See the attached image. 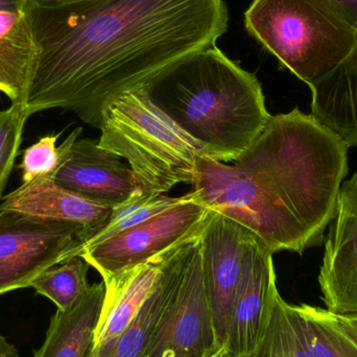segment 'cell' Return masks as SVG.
<instances>
[{
    "label": "cell",
    "instance_id": "1",
    "mask_svg": "<svg viewBox=\"0 0 357 357\" xmlns=\"http://www.w3.org/2000/svg\"><path fill=\"white\" fill-rule=\"evenodd\" d=\"M37 59L27 115L73 111L100 129L108 105L228 29L224 0H73L29 8Z\"/></svg>",
    "mask_w": 357,
    "mask_h": 357
},
{
    "label": "cell",
    "instance_id": "2",
    "mask_svg": "<svg viewBox=\"0 0 357 357\" xmlns=\"http://www.w3.org/2000/svg\"><path fill=\"white\" fill-rule=\"evenodd\" d=\"M348 146L295 108L272 115L229 163L199 156L187 195L249 229L273 254L320 245L348 174Z\"/></svg>",
    "mask_w": 357,
    "mask_h": 357
},
{
    "label": "cell",
    "instance_id": "3",
    "mask_svg": "<svg viewBox=\"0 0 357 357\" xmlns=\"http://www.w3.org/2000/svg\"><path fill=\"white\" fill-rule=\"evenodd\" d=\"M142 86L206 157L220 162L238 158L272 116L256 75L216 45L183 56Z\"/></svg>",
    "mask_w": 357,
    "mask_h": 357
},
{
    "label": "cell",
    "instance_id": "4",
    "mask_svg": "<svg viewBox=\"0 0 357 357\" xmlns=\"http://www.w3.org/2000/svg\"><path fill=\"white\" fill-rule=\"evenodd\" d=\"M98 146L126 159L142 188L165 193L192 183L205 149L185 133L149 96L144 86L115 98L105 110Z\"/></svg>",
    "mask_w": 357,
    "mask_h": 357
},
{
    "label": "cell",
    "instance_id": "5",
    "mask_svg": "<svg viewBox=\"0 0 357 357\" xmlns=\"http://www.w3.org/2000/svg\"><path fill=\"white\" fill-rule=\"evenodd\" d=\"M245 25L307 85L337 67L357 40V29L331 0H253Z\"/></svg>",
    "mask_w": 357,
    "mask_h": 357
},
{
    "label": "cell",
    "instance_id": "6",
    "mask_svg": "<svg viewBox=\"0 0 357 357\" xmlns=\"http://www.w3.org/2000/svg\"><path fill=\"white\" fill-rule=\"evenodd\" d=\"M201 227L174 247L175 284L144 357H220L224 354L206 291Z\"/></svg>",
    "mask_w": 357,
    "mask_h": 357
},
{
    "label": "cell",
    "instance_id": "7",
    "mask_svg": "<svg viewBox=\"0 0 357 357\" xmlns=\"http://www.w3.org/2000/svg\"><path fill=\"white\" fill-rule=\"evenodd\" d=\"M79 225L0 211V295L31 287L44 271L81 255Z\"/></svg>",
    "mask_w": 357,
    "mask_h": 357
},
{
    "label": "cell",
    "instance_id": "8",
    "mask_svg": "<svg viewBox=\"0 0 357 357\" xmlns=\"http://www.w3.org/2000/svg\"><path fill=\"white\" fill-rule=\"evenodd\" d=\"M167 211L98 245L84 248L81 257L102 281L154 259L199 230L209 210L189 195Z\"/></svg>",
    "mask_w": 357,
    "mask_h": 357
},
{
    "label": "cell",
    "instance_id": "9",
    "mask_svg": "<svg viewBox=\"0 0 357 357\" xmlns=\"http://www.w3.org/2000/svg\"><path fill=\"white\" fill-rule=\"evenodd\" d=\"M251 231L209 210L201 227L202 264L218 343L225 352L235 291Z\"/></svg>",
    "mask_w": 357,
    "mask_h": 357
},
{
    "label": "cell",
    "instance_id": "10",
    "mask_svg": "<svg viewBox=\"0 0 357 357\" xmlns=\"http://www.w3.org/2000/svg\"><path fill=\"white\" fill-rule=\"evenodd\" d=\"M273 255L251 233L233 299L224 354H249L264 335L273 297L278 289Z\"/></svg>",
    "mask_w": 357,
    "mask_h": 357
},
{
    "label": "cell",
    "instance_id": "11",
    "mask_svg": "<svg viewBox=\"0 0 357 357\" xmlns=\"http://www.w3.org/2000/svg\"><path fill=\"white\" fill-rule=\"evenodd\" d=\"M318 280L329 312L357 316V173L342 184Z\"/></svg>",
    "mask_w": 357,
    "mask_h": 357
},
{
    "label": "cell",
    "instance_id": "12",
    "mask_svg": "<svg viewBox=\"0 0 357 357\" xmlns=\"http://www.w3.org/2000/svg\"><path fill=\"white\" fill-rule=\"evenodd\" d=\"M54 181L110 207L121 205L142 188L121 157L100 148L98 140L81 138L71 146Z\"/></svg>",
    "mask_w": 357,
    "mask_h": 357
},
{
    "label": "cell",
    "instance_id": "13",
    "mask_svg": "<svg viewBox=\"0 0 357 357\" xmlns=\"http://www.w3.org/2000/svg\"><path fill=\"white\" fill-rule=\"evenodd\" d=\"M112 208L63 187L50 177L22 183L6 195L0 204V211L10 210L45 220L79 225L86 229L82 236L84 245L88 237L108 220Z\"/></svg>",
    "mask_w": 357,
    "mask_h": 357
},
{
    "label": "cell",
    "instance_id": "14",
    "mask_svg": "<svg viewBox=\"0 0 357 357\" xmlns=\"http://www.w3.org/2000/svg\"><path fill=\"white\" fill-rule=\"evenodd\" d=\"M308 86L312 116L348 148L357 146V40L337 67Z\"/></svg>",
    "mask_w": 357,
    "mask_h": 357
},
{
    "label": "cell",
    "instance_id": "15",
    "mask_svg": "<svg viewBox=\"0 0 357 357\" xmlns=\"http://www.w3.org/2000/svg\"><path fill=\"white\" fill-rule=\"evenodd\" d=\"M174 247L157 256L160 261V276L152 293L128 326L116 337L91 346L86 357H144L175 284Z\"/></svg>",
    "mask_w": 357,
    "mask_h": 357
},
{
    "label": "cell",
    "instance_id": "16",
    "mask_svg": "<svg viewBox=\"0 0 357 357\" xmlns=\"http://www.w3.org/2000/svg\"><path fill=\"white\" fill-rule=\"evenodd\" d=\"M106 296L104 281L90 285L68 310H56L33 357H86L94 341Z\"/></svg>",
    "mask_w": 357,
    "mask_h": 357
},
{
    "label": "cell",
    "instance_id": "17",
    "mask_svg": "<svg viewBox=\"0 0 357 357\" xmlns=\"http://www.w3.org/2000/svg\"><path fill=\"white\" fill-rule=\"evenodd\" d=\"M29 8L0 10V92L12 105L24 104L37 59Z\"/></svg>",
    "mask_w": 357,
    "mask_h": 357
},
{
    "label": "cell",
    "instance_id": "18",
    "mask_svg": "<svg viewBox=\"0 0 357 357\" xmlns=\"http://www.w3.org/2000/svg\"><path fill=\"white\" fill-rule=\"evenodd\" d=\"M160 273V261L155 257L104 282L106 296L91 346L116 337L128 326L152 293Z\"/></svg>",
    "mask_w": 357,
    "mask_h": 357
},
{
    "label": "cell",
    "instance_id": "19",
    "mask_svg": "<svg viewBox=\"0 0 357 357\" xmlns=\"http://www.w3.org/2000/svg\"><path fill=\"white\" fill-rule=\"evenodd\" d=\"M220 357H314L306 341L301 314L297 305L287 303L278 289L271 304L264 335L253 351L241 356Z\"/></svg>",
    "mask_w": 357,
    "mask_h": 357
},
{
    "label": "cell",
    "instance_id": "20",
    "mask_svg": "<svg viewBox=\"0 0 357 357\" xmlns=\"http://www.w3.org/2000/svg\"><path fill=\"white\" fill-rule=\"evenodd\" d=\"M184 199L185 195L171 197L163 193L142 188L129 199L112 208L110 218L88 237L84 248L112 238L115 235L167 211L169 208L182 203Z\"/></svg>",
    "mask_w": 357,
    "mask_h": 357
},
{
    "label": "cell",
    "instance_id": "21",
    "mask_svg": "<svg viewBox=\"0 0 357 357\" xmlns=\"http://www.w3.org/2000/svg\"><path fill=\"white\" fill-rule=\"evenodd\" d=\"M314 357H357V340L326 308L297 305Z\"/></svg>",
    "mask_w": 357,
    "mask_h": 357
},
{
    "label": "cell",
    "instance_id": "22",
    "mask_svg": "<svg viewBox=\"0 0 357 357\" xmlns=\"http://www.w3.org/2000/svg\"><path fill=\"white\" fill-rule=\"evenodd\" d=\"M90 264L75 256L60 266L48 268L36 277L31 287L36 293L48 298L58 310H68L89 289L87 280Z\"/></svg>",
    "mask_w": 357,
    "mask_h": 357
},
{
    "label": "cell",
    "instance_id": "23",
    "mask_svg": "<svg viewBox=\"0 0 357 357\" xmlns=\"http://www.w3.org/2000/svg\"><path fill=\"white\" fill-rule=\"evenodd\" d=\"M81 134V128L73 130L59 146H56V142L61 133L50 134L40 138L37 142L24 150L22 160L19 165L22 183H29L40 177L54 178L69 150L79 139Z\"/></svg>",
    "mask_w": 357,
    "mask_h": 357
},
{
    "label": "cell",
    "instance_id": "24",
    "mask_svg": "<svg viewBox=\"0 0 357 357\" xmlns=\"http://www.w3.org/2000/svg\"><path fill=\"white\" fill-rule=\"evenodd\" d=\"M29 117L23 105H10V108L0 111V197L18 156Z\"/></svg>",
    "mask_w": 357,
    "mask_h": 357
},
{
    "label": "cell",
    "instance_id": "25",
    "mask_svg": "<svg viewBox=\"0 0 357 357\" xmlns=\"http://www.w3.org/2000/svg\"><path fill=\"white\" fill-rule=\"evenodd\" d=\"M346 20L357 29V0H331Z\"/></svg>",
    "mask_w": 357,
    "mask_h": 357
},
{
    "label": "cell",
    "instance_id": "26",
    "mask_svg": "<svg viewBox=\"0 0 357 357\" xmlns=\"http://www.w3.org/2000/svg\"><path fill=\"white\" fill-rule=\"evenodd\" d=\"M33 0H0L1 10H26L31 6Z\"/></svg>",
    "mask_w": 357,
    "mask_h": 357
},
{
    "label": "cell",
    "instance_id": "27",
    "mask_svg": "<svg viewBox=\"0 0 357 357\" xmlns=\"http://www.w3.org/2000/svg\"><path fill=\"white\" fill-rule=\"evenodd\" d=\"M337 318L342 326L357 340V316H337Z\"/></svg>",
    "mask_w": 357,
    "mask_h": 357
},
{
    "label": "cell",
    "instance_id": "28",
    "mask_svg": "<svg viewBox=\"0 0 357 357\" xmlns=\"http://www.w3.org/2000/svg\"><path fill=\"white\" fill-rule=\"evenodd\" d=\"M0 357H20L16 347L2 335H0Z\"/></svg>",
    "mask_w": 357,
    "mask_h": 357
},
{
    "label": "cell",
    "instance_id": "29",
    "mask_svg": "<svg viewBox=\"0 0 357 357\" xmlns=\"http://www.w3.org/2000/svg\"><path fill=\"white\" fill-rule=\"evenodd\" d=\"M37 1L43 2V3H54V2L73 1V0H37Z\"/></svg>",
    "mask_w": 357,
    "mask_h": 357
}]
</instances>
